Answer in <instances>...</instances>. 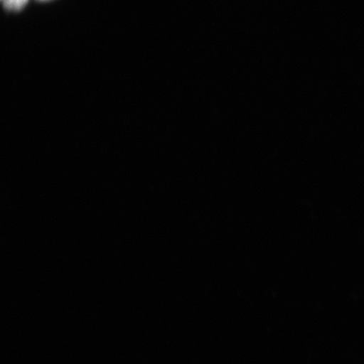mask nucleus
I'll return each instance as SVG.
<instances>
[{
    "label": "nucleus",
    "mask_w": 364,
    "mask_h": 364,
    "mask_svg": "<svg viewBox=\"0 0 364 364\" xmlns=\"http://www.w3.org/2000/svg\"><path fill=\"white\" fill-rule=\"evenodd\" d=\"M4 6L9 11H21L26 6L28 0H3Z\"/></svg>",
    "instance_id": "f257e3e1"
}]
</instances>
